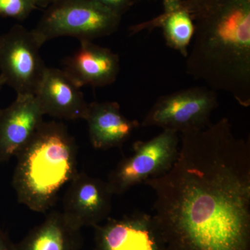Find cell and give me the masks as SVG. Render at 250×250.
Masks as SVG:
<instances>
[{
  "mask_svg": "<svg viewBox=\"0 0 250 250\" xmlns=\"http://www.w3.org/2000/svg\"><path fill=\"white\" fill-rule=\"evenodd\" d=\"M177 160L145 184L168 250H250V141L228 118L181 134Z\"/></svg>",
  "mask_w": 250,
  "mask_h": 250,
  "instance_id": "1",
  "label": "cell"
},
{
  "mask_svg": "<svg viewBox=\"0 0 250 250\" xmlns=\"http://www.w3.org/2000/svg\"><path fill=\"white\" fill-rule=\"evenodd\" d=\"M194 34L186 72L250 106V0H184Z\"/></svg>",
  "mask_w": 250,
  "mask_h": 250,
  "instance_id": "2",
  "label": "cell"
},
{
  "mask_svg": "<svg viewBox=\"0 0 250 250\" xmlns=\"http://www.w3.org/2000/svg\"><path fill=\"white\" fill-rule=\"evenodd\" d=\"M77 146L66 126L57 122L41 124L16 157L12 185L18 201L45 213L79 173Z\"/></svg>",
  "mask_w": 250,
  "mask_h": 250,
  "instance_id": "3",
  "label": "cell"
},
{
  "mask_svg": "<svg viewBox=\"0 0 250 250\" xmlns=\"http://www.w3.org/2000/svg\"><path fill=\"white\" fill-rule=\"evenodd\" d=\"M47 8L33 29L42 45L62 36L93 41L114 34L121 22V16L95 0H57Z\"/></svg>",
  "mask_w": 250,
  "mask_h": 250,
  "instance_id": "4",
  "label": "cell"
},
{
  "mask_svg": "<svg viewBox=\"0 0 250 250\" xmlns=\"http://www.w3.org/2000/svg\"><path fill=\"white\" fill-rule=\"evenodd\" d=\"M179 143V133L171 130H163L149 141L135 142L132 154L122 159L108 175L106 183L112 194L123 195L167 173L178 157Z\"/></svg>",
  "mask_w": 250,
  "mask_h": 250,
  "instance_id": "5",
  "label": "cell"
},
{
  "mask_svg": "<svg viewBox=\"0 0 250 250\" xmlns=\"http://www.w3.org/2000/svg\"><path fill=\"white\" fill-rule=\"evenodd\" d=\"M218 92L207 85L190 87L161 95L141 123L179 134L209 126L210 116L218 107Z\"/></svg>",
  "mask_w": 250,
  "mask_h": 250,
  "instance_id": "6",
  "label": "cell"
},
{
  "mask_svg": "<svg viewBox=\"0 0 250 250\" xmlns=\"http://www.w3.org/2000/svg\"><path fill=\"white\" fill-rule=\"evenodd\" d=\"M34 31L16 24L0 36V77L17 95H35L47 67Z\"/></svg>",
  "mask_w": 250,
  "mask_h": 250,
  "instance_id": "7",
  "label": "cell"
},
{
  "mask_svg": "<svg viewBox=\"0 0 250 250\" xmlns=\"http://www.w3.org/2000/svg\"><path fill=\"white\" fill-rule=\"evenodd\" d=\"M95 250H168L153 215L135 212L95 227Z\"/></svg>",
  "mask_w": 250,
  "mask_h": 250,
  "instance_id": "8",
  "label": "cell"
},
{
  "mask_svg": "<svg viewBox=\"0 0 250 250\" xmlns=\"http://www.w3.org/2000/svg\"><path fill=\"white\" fill-rule=\"evenodd\" d=\"M106 182L84 173H78L67 185L62 214L79 229L95 227L108 218L112 196Z\"/></svg>",
  "mask_w": 250,
  "mask_h": 250,
  "instance_id": "9",
  "label": "cell"
},
{
  "mask_svg": "<svg viewBox=\"0 0 250 250\" xmlns=\"http://www.w3.org/2000/svg\"><path fill=\"white\" fill-rule=\"evenodd\" d=\"M44 116L34 95H17L10 106L0 108V162L17 155L43 123Z\"/></svg>",
  "mask_w": 250,
  "mask_h": 250,
  "instance_id": "10",
  "label": "cell"
},
{
  "mask_svg": "<svg viewBox=\"0 0 250 250\" xmlns=\"http://www.w3.org/2000/svg\"><path fill=\"white\" fill-rule=\"evenodd\" d=\"M80 88L63 70L47 67L34 96L44 115L61 120H85L89 104Z\"/></svg>",
  "mask_w": 250,
  "mask_h": 250,
  "instance_id": "11",
  "label": "cell"
},
{
  "mask_svg": "<svg viewBox=\"0 0 250 250\" xmlns=\"http://www.w3.org/2000/svg\"><path fill=\"white\" fill-rule=\"evenodd\" d=\"M120 69L118 54L93 41H82L80 48L65 59L63 70L82 88L111 85L116 82Z\"/></svg>",
  "mask_w": 250,
  "mask_h": 250,
  "instance_id": "12",
  "label": "cell"
},
{
  "mask_svg": "<svg viewBox=\"0 0 250 250\" xmlns=\"http://www.w3.org/2000/svg\"><path fill=\"white\" fill-rule=\"evenodd\" d=\"M85 121L92 146L100 149L121 147L141 125L125 116L116 102L89 104Z\"/></svg>",
  "mask_w": 250,
  "mask_h": 250,
  "instance_id": "13",
  "label": "cell"
},
{
  "mask_svg": "<svg viewBox=\"0 0 250 250\" xmlns=\"http://www.w3.org/2000/svg\"><path fill=\"white\" fill-rule=\"evenodd\" d=\"M164 12L150 21L129 27L130 35L141 31L161 28L166 45L187 57L194 34L193 21L184 0H162Z\"/></svg>",
  "mask_w": 250,
  "mask_h": 250,
  "instance_id": "14",
  "label": "cell"
},
{
  "mask_svg": "<svg viewBox=\"0 0 250 250\" xmlns=\"http://www.w3.org/2000/svg\"><path fill=\"white\" fill-rule=\"evenodd\" d=\"M82 245L80 229L62 212L53 211L14 247L15 250H80Z\"/></svg>",
  "mask_w": 250,
  "mask_h": 250,
  "instance_id": "15",
  "label": "cell"
},
{
  "mask_svg": "<svg viewBox=\"0 0 250 250\" xmlns=\"http://www.w3.org/2000/svg\"><path fill=\"white\" fill-rule=\"evenodd\" d=\"M36 7L35 0H0V17L24 21Z\"/></svg>",
  "mask_w": 250,
  "mask_h": 250,
  "instance_id": "16",
  "label": "cell"
},
{
  "mask_svg": "<svg viewBox=\"0 0 250 250\" xmlns=\"http://www.w3.org/2000/svg\"><path fill=\"white\" fill-rule=\"evenodd\" d=\"M118 16H123L134 4V0H95Z\"/></svg>",
  "mask_w": 250,
  "mask_h": 250,
  "instance_id": "17",
  "label": "cell"
},
{
  "mask_svg": "<svg viewBox=\"0 0 250 250\" xmlns=\"http://www.w3.org/2000/svg\"><path fill=\"white\" fill-rule=\"evenodd\" d=\"M14 246L7 232L0 229V250H15Z\"/></svg>",
  "mask_w": 250,
  "mask_h": 250,
  "instance_id": "18",
  "label": "cell"
},
{
  "mask_svg": "<svg viewBox=\"0 0 250 250\" xmlns=\"http://www.w3.org/2000/svg\"><path fill=\"white\" fill-rule=\"evenodd\" d=\"M57 0H35L36 6L42 8L48 7L49 5L53 4Z\"/></svg>",
  "mask_w": 250,
  "mask_h": 250,
  "instance_id": "19",
  "label": "cell"
},
{
  "mask_svg": "<svg viewBox=\"0 0 250 250\" xmlns=\"http://www.w3.org/2000/svg\"><path fill=\"white\" fill-rule=\"evenodd\" d=\"M4 85V82H3L2 80H1V77H0V90L2 88L3 85Z\"/></svg>",
  "mask_w": 250,
  "mask_h": 250,
  "instance_id": "20",
  "label": "cell"
},
{
  "mask_svg": "<svg viewBox=\"0 0 250 250\" xmlns=\"http://www.w3.org/2000/svg\"><path fill=\"white\" fill-rule=\"evenodd\" d=\"M138 1H140V0H138Z\"/></svg>",
  "mask_w": 250,
  "mask_h": 250,
  "instance_id": "21",
  "label": "cell"
}]
</instances>
